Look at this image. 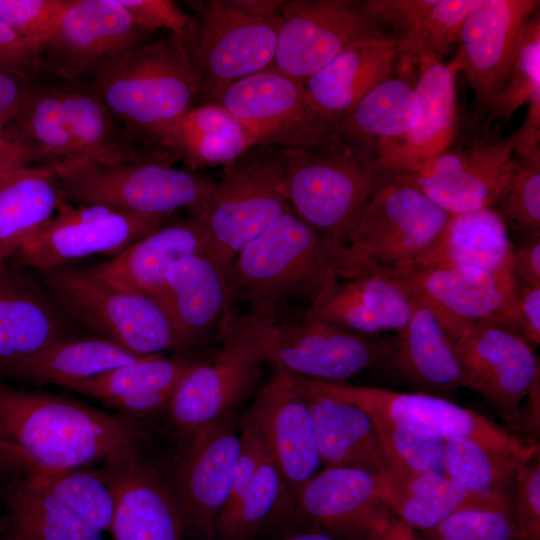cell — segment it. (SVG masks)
I'll return each mask as SVG.
<instances>
[{
    "label": "cell",
    "mask_w": 540,
    "mask_h": 540,
    "mask_svg": "<svg viewBox=\"0 0 540 540\" xmlns=\"http://www.w3.org/2000/svg\"><path fill=\"white\" fill-rule=\"evenodd\" d=\"M197 361L184 355L144 356L63 388L129 416H148L165 412L179 382Z\"/></svg>",
    "instance_id": "cell-32"
},
{
    "label": "cell",
    "mask_w": 540,
    "mask_h": 540,
    "mask_svg": "<svg viewBox=\"0 0 540 540\" xmlns=\"http://www.w3.org/2000/svg\"><path fill=\"white\" fill-rule=\"evenodd\" d=\"M412 295L409 321L397 331L387 361L423 393L448 399L464 387L455 340L435 312Z\"/></svg>",
    "instance_id": "cell-30"
},
{
    "label": "cell",
    "mask_w": 540,
    "mask_h": 540,
    "mask_svg": "<svg viewBox=\"0 0 540 540\" xmlns=\"http://www.w3.org/2000/svg\"><path fill=\"white\" fill-rule=\"evenodd\" d=\"M80 333L26 268L0 264V380L49 343Z\"/></svg>",
    "instance_id": "cell-27"
},
{
    "label": "cell",
    "mask_w": 540,
    "mask_h": 540,
    "mask_svg": "<svg viewBox=\"0 0 540 540\" xmlns=\"http://www.w3.org/2000/svg\"><path fill=\"white\" fill-rule=\"evenodd\" d=\"M73 0H0V18L42 48Z\"/></svg>",
    "instance_id": "cell-50"
},
{
    "label": "cell",
    "mask_w": 540,
    "mask_h": 540,
    "mask_svg": "<svg viewBox=\"0 0 540 540\" xmlns=\"http://www.w3.org/2000/svg\"><path fill=\"white\" fill-rule=\"evenodd\" d=\"M390 486L425 474L445 475V440L392 421L371 417Z\"/></svg>",
    "instance_id": "cell-46"
},
{
    "label": "cell",
    "mask_w": 540,
    "mask_h": 540,
    "mask_svg": "<svg viewBox=\"0 0 540 540\" xmlns=\"http://www.w3.org/2000/svg\"><path fill=\"white\" fill-rule=\"evenodd\" d=\"M337 251L291 209L229 265L225 277L230 304L243 303L247 312L268 317L285 316L292 304L308 309L341 279Z\"/></svg>",
    "instance_id": "cell-3"
},
{
    "label": "cell",
    "mask_w": 540,
    "mask_h": 540,
    "mask_svg": "<svg viewBox=\"0 0 540 540\" xmlns=\"http://www.w3.org/2000/svg\"><path fill=\"white\" fill-rule=\"evenodd\" d=\"M126 419L72 398L0 380V456L55 468L113 465L139 456Z\"/></svg>",
    "instance_id": "cell-1"
},
{
    "label": "cell",
    "mask_w": 540,
    "mask_h": 540,
    "mask_svg": "<svg viewBox=\"0 0 540 540\" xmlns=\"http://www.w3.org/2000/svg\"><path fill=\"white\" fill-rule=\"evenodd\" d=\"M38 78L1 131L32 149L40 166L121 160L169 164L166 152L130 143L87 84Z\"/></svg>",
    "instance_id": "cell-2"
},
{
    "label": "cell",
    "mask_w": 540,
    "mask_h": 540,
    "mask_svg": "<svg viewBox=\"0 0 540 540\" xmlns=\"http://www.w3.org/2000/svg\"><path fill=\"white\" fill-rule=\"evenodd\" d=\"M387 480L363 470L328 467L296 492L287 533L320 530L352 540L366 538L393 515L384 502Z\"/></svg>",
    "instance_id": "cell-20"
},
{
    "label": "cell",
    "mask_w": 540,
    "mask_h": 540,
    "mask_svg": "<svg viewBox=\"0 0 540 540\" xmlns=\"http://www.w3.org/2000/svg\"><path fill=\"white\" fill-rule=\"evenodd\" d=\"M281 18L270 67L303 82L350 46L383 32L363 1H286Z\"/></svg>",
    "instance_id": "cell-16"
},
{
    "label": "cell",
    "mask_w": 540,
    "mask_h": 540,
    "mask_svg": "<svg viewBox=\"0 0 540 540\" xmlns=\"http://www.w3.org/2000/svg\"><path fill=\"white\" fill-rule=\"evenodd\" d=\"M2 504L8 535L2 540H103L98 531L33 482L5 465Z\"/></svg>",
    "instance_id": "cell-37"
},
{
    "label": "cell",
    "mask_w": 540,
    "mask_h": 540,
    "mask_svg": "<svg viewBox=\"0 0 540 540\" xmlns=\"http://www.w3.org/2000/svg\"><path fill=\"white\" fill-rule=\"evenodd\" d=\"M101 469L114 495L113 540H185L169 486L139 456Z\"/></svg>",
    "instance_id": "cell-28"
},
{
    "label": "cell",
    "mask_w": 540,
    "mask_h": 540,
    "mask_svg": "<svg viewBox=\"0 0 540 540\" xmlns=\"http://www.w3.org/2000/svg\"><path fill=\"white\" fill-rule=\"evenodd\" d=\"M88 86L121 126L125 138L144 149H159L148 143L150 133L204 98L186 45L171 33L139 47L113 72Z\"/></svg>",
    "instance_id": "cell-8"
},
{
    "label": "cell",
    "mask_w": 540,
    "mask_h": 540,
    "mask_svg": "<svg viewBox=\"0 0 540 540\" xmlns=\"http://www.w3.org/2000/svg\"><path fill=\"white\" fill-rule=\"evenodd\" d=\"M17 171H18V170H17ZM15 172H16V171H15ZM13 173H14V172H13ZM11 174H12V173H11ZM11 174H10V175H11ZM10 175H7V176H0V180L4 179V178H6V177H8V176H10Z\"/></svg>",
    "instance_id": "cell-64"
},
{
    "label": "cell",
    "mask_w": 540,
    "mask_h": 540,
    "mask_svg": "<svg viewBox=\"0 0 540 540\" xmlns=\"http://www.w3.org/2000/svg\"><path fill=\"white\" fill-rule=\"evenodd\" d=\"M169 316L186 348L212 333L231 306L225 273L207 254L183 257L166 273Z\"/></svg>",
    "instance_id": "cell-35"
},
{
    "label": "cell",
    "mask_w": 540,
    "mask_h": 540,
    "mask_svg": "<svg viewBox=\"0 0 540 540\" xmlns=\"http://www.w3.org/2000/svg\"><path fill=\"white\" fill-rule=\"evenodd\" d=\"M64 201L151 215L186 209L198 217L216 181L196 171L150 162H89L55 168Z\"/></svg>",
    "instance_id": "cell-10"
},
{
    "label": "cell",
    "mask_w": 540,
    "mask_h": 540,
    "mask_svg": "<svg viewBox=\"0 0 540 540\" xmlns=\"http://www.w3.org/2000/svg\"><path fill=\"white\" fill-rule=\"evenodd\" d=\"M511 270L518 284L540 286V230L525 233L513 247Z\"/></svg>",
    "instance_id": "cell-54"
},
{
    "label": "cell",
    "mask_w": 540,
    "mask_h": 540,
    "mask_svg": "<svg viewBox=\"0 0 540 540\" xmlns=\"http://www.w3.org/2000/svg\"><path fill=\"white\" fill-rule=\"evenodd\" d=\"M526 398V405L520 408L514 425L521 426L524 432L535 436L539 433L540 377L533 382Z\"/></svg>",
    "instance_id": "cell-59"
},
{
    "label": "cell",
    "mask_w": 540,
    "mask_h": 540,
    "mask_svg": "<svg viewBox=\"0 0 540 540\" xmlns=\"http://www.w3.org/2000/svg\"><path fill=\"white\" fill-rule=\"evenodd\" d=\"M287 373L307 403L322 464L363 470L388 481L371 417L351 403L312 388L300 376Z\"/></svg>",
    "instance_id": "cell-31"
},
{
    "label": "cell",
    "mask_w": 540,
    "mask_h": 540,
    "mask_svg": "<svg viewBox=\"0 0 540 540\" xmlns=\"http://www.w3.org/2000/svg\"><path fill=\"white\" fill-rule=\"evenodd\" d=\"M3 480H4V469H3V464H2L1 457H0V503H2Z\"/></svg>",
    "instance_id": "cell-63"
},
{
    "label": "cell",
    "mask_w": 540,
    "mask_h": 540,
    "mask_svg": "<svg viewBox=\"0 0 540 540\" xmlns=\"http://www.w3.org/2000/svg\"><path fill=\"white\" fill-rule=\"evenodd\" d=\"M249 14L257 17H271L281 13L284 0H237Z\"/></svg>",
    "instance_id": "cell-61"
},
{
    "label": "cell",
    "mask_w": 540,
    "mask_h": 540,
    "mask_svg": "<svg viewBox=\"0 0 540 540\" xmlns=\"http://www.w3.org/2000/svg\"><path fill=\"white\" fill-rule=\"evenodd\" d=\"M142 357L102 337L77 333L49 343L20 362L4 382L64 387Z\"/></svg>",
    "instance_id": "cell-38"
},
{
    "label": "cell",
    "mask_w": 540,
    "mask_h": 540,
    "mask_svg": "<svg viewBox=\"0 0 540 540\" xmlns=\"http://www.w3.org/2000/svg\"><path fill=\"white\" fill-rule=\"evenodd\" d=\"M397 277L435 312L454 340L478 322L501 324L521 335L512 270L421 268Z\"/></svg>",
    "instance_id": "cell-18"
},
{
    "label": "cell",
    "mask_w": 540,
    "mask_h": 540,
    "mask_svg": "<svg viewBox=\"0 0 540 540\" xmlns=\"http://www.w3.org/2000/svg\"><path fill=\"white\" fill-rule=\"evenodd\" d=\"M30 166H40L34 151L0 130V176Z\"/></svg>",
    "instance_id": "cell-57"
},
{
    "label": "cell",
    "mask_w": 540,
    "mask_h": 540,
    "mask_svg": "<svg viewBox=\"0 0 540 540\" xmlns=\"http://www.w3.org/2000/svg\"><path fill=\"white\" fill-rule=\"evenodd\" d=\"M538 6L536 0H477L467 14L454 60L479 107L489 108L504 87Z\"/></svg>",
    "instance_id": "cell-22"
},
{
    "label": "cell",
    "mask_w": 540,
    "mask_h": 540,
    "mask_svg": "<svg viewBox=\"0 0 540 540\" xmlns=\"http://www.w3.org/2000/svg\"><path fill=\"white\" fill-rule=\"evenodd\" d=\"M148 143L172 153L192 171L223 167L258 145L241 122L209 102L156 127Z\"/></svg>",
    "instance_id": "cell-34"
},
{
    "label": "cell",
    "mask_w": 540,
    "mask_h": 540,
    "mask_svg": "<svg viewBox=\"0 0 540 540\" xmlns=\"http://www.w3.org/2000/svg\"><path fill=\"white\" fill-rule=\"evenodd\" d=\"M337 281L305 312L347 330L380 335L409 321L413 295L399 277L364 275Z\"/></svg>",
    "instance_id": "cell-29"
},
{
    "label": "cell",
    "mask_w": 540,
    "mask_h": 540,
    "mask_svg": "<svg viewBox=\"0 0 540 540\" xmlns=\"http://www.w3.org/2000/svg\"><path fill=\"white\" fill-rule=\"evenodd\" d=\"M511 513L520 540H540L539 457L518 469L511 494Z\"/></svg>",
    "instance_id": "cell-51"
},
{
    "label": "cell",
    "mask_w": 540,
    "mask_h": 540,
    "mask_svg": "<svg viewBox=\"0 0 540 540\" xmlns=\"http://www.w3.org/2000/svg\"><path fill=\"white\" fill-rule=\"evenodd\" d=\"M528 105L523 124L513 134L514 153L519 158L540 163V92L531 97Z\"/></svg>",
    "instance_id": "cell-55"
},
{
    "label": "cell",
    "mask_w": 540,
    "mask_h": 540,
    "mask_svg": "<svg viewBox=\"0 0 540 540\" xmlns=\"http://www.w3.org/2000/svg\"><path fill=\"white\" fill-rule=\"evenodd\" d=\"M204 102L225 109L258 145L286 148L326 137L313 120L304 82L272 67L212 89Z\"/></svg>",
    "instance_id": "cell-17"
},
{
    "label": "cell",
    "mask_w": 540,
    "mask_h": 540,
    "mask_svg": "<svg viewBox=\"0 0 540 540\" xmlns=\"http://www.w3.org/2000/svg\"><path fill=\"white\" fill-rule=\"evenodd\" d=\"M239 449L240 433L231 417L187 439L168 485L186 535L214 540L216 523L229 497Z\"/></svg>",
    "instance_id": "cell-21"
},
{
    "label": "cell",
    "mask_w": 540,
    "mask_h": 540,
    "mask_svg": "<svg viewBox=\"0 0 540 540\" xmlns=\"http://www.w3.org/2000/svg\"><path fill=\"white\" fill-rule=\"evenodd\" d=\"M521 335L531 344L540 343V286L517 283Z\"/></svg>",
    "instance_id": "cell-56"
},
{
    "label": "cell",
    "mask_w": 540,
    "mask_h": 540,
    "mask_svg": "<svg viewBox=\"0 0 540 540\" xmlns=\"http://www.w3.org/2000/svg\"><path fill=\"white\" fill-rule=\"evenodd\" d=\"M283 148L255 145L222 167L212 196L196 217L208 236V256L226 273L236 255L291 210Z\"/></svg>",
    "instance_id": "cell-9"
},
{
    "label": "cell",
    "mask_w": 540,
    "mask_h": 540,
    "mask_svg": "<svg viewBox=\"0 0 540 540\" xmlns=\"http://www.w3.org/2000/svg\"><path fill=\"white\" fill-rule=\"evenodd\" d=\"M418 535L421 540H520L512 514L490 509L456 512Z\"/></svg>",
    "instance_id": "cell-49"
},
{
    "label": "cell",
    "mask_w": 540,
    "mask_h": 540,
    "mask_svg": "<svg viewBox=\"0 0 540 540\" xmlns=\"http://www.w3.org/2000/svg\"><path fill=\"white\" fill-rule=\"evenodd\" d=\"M171 217L64 202L13 256L14 264L42 271L93 255L114 257Z\"/></svg>",
    "instance_id": "cell-13"
},
{
    "label": "cell",
    "mask_w": 540,
    "mask_h": 540,
    "mask_svg": "<svg viewBox=\"0 0 540 540\" xmlns=\"http://www.w3.org/2000/svg\"><path fill=\"white\" fill-rule=\"evenodd\" d=\"M300 377L312 388L337 400L351 403L370 417L392 421L444 440L468 438L489 446L515 451L539 448L535 441L511 434L478 412L459 406L446 398L423 392L403 393Z\"/></svg>",
    "instance_id": "cell-15"
},
{
    "label": "cell",
    "mask_w": 540,
    "mask_h": 540,
    "mask_svg": "<svg viewBox=\"0 0 540 540\" xmlns=\"http://www.w3.org/2000/svg\"><path fill=\"white\" fill-rule=\"evenodd\" d=\"M410 68L405 66V74L393 73L370 90L328 134L373 156L380 142L413 130L421 119V102L414 88L415 80L408 77Z\"/></svg>",
    "instance_id": "cell-40"
},
{
    "label": "cell",
    "mask_w": 540,
    "mask_h": 540,
    "mask_svg": "<svg viewBox=\"0 0 540 540\" xmlns=\"http://www.w3.org/2000/svg\"><path fill=\"white\" fill-rule=\"evenodd\" d=\"M491 208L507 229L524 234L540 230V163L517 159L507 188Z\"/></svg>",
    "instance_id": "cell-48"
},
{
    "label": "cell",
    "mask_w": 540,
    "mask_h": 540,
    "mask_svg": "<svg viewBox=\"0 0 540 540\" xmlns=\"http://www.w3.org/2000/svg\"><path fill=\"white\" fill-rule=\"evenodd\" d=\"M294 498L322 464L307 403L288 373L273 368L270 381L255 395L246 415Z\"/></svg>",
    "instance_id": "cell-25"
},
{
    "label": "cell",
    "mask_w": 540,
    "mask_h": 540,
    "mask_svg": "<svg viewBox=\"0 0 540 540\" xmlns=\"http://www.w3.org/2000/svg\"><path fill=\"white\" fill-rule=\"evenodd\" d=\"M539 457V448L515 451L468 438L445 440V475L475 491L511 495L518 469Z\"/></svg>",
    "instance_id": "cell-45"
},
{
    "label": "cell",
    "mask_w": 540,
    "mask_h": 540,
    "mask_svg": "<svg viewBox=\"0 0 540 540\" xmlns=\"http://www.w3.org/2000/svg\"><path fill=\"white\" fill-rule=\"evenodd\" d=\"M39 274L52 301L78 330L138 356L187 349L156 300L113 277L100 264L70 263Z\"/></svg>",
    "instance_id": "cell-6"
},
{
    "label": "cell",
    "mask_w": 540,
    "mask_h": 540,
    "mask_svg": "<svg viewBox=\"0 0 540 540\" xmlns=\"http://www.w3.org/2000/svg\"><path fill=\"white\" fill-rule=\"evenodd\" d=\"M540 92V18L535 13L528 21L507 81L490 104L487 124L507 122L531 97Z\"/></svg>",
    "instance_id": "cell-47"
},
{
    "label": "cell",
    "mask_w": 540,
    "mask_h": 540,
    "mask_svg": "<svg viewBox=\"0 0 540 540\" xmlns=\"http://www.w3.org/2000/svg\"><path fill=\"white\" fill-rule=\"evenodd\" d=\"M477 0H366V9L397 32L398 58L416 64L418 56L441 59L458 44L462 24Z\"/></svg>",
    "instance_id": "cell-36"
},
{
    "label": "cell",
    "mask_w": 540,
    "mask_h": 540,
    "mask_svg": "<svg viewBox=\"0 0 540 540\" xmlns=\"http://www.w3.org/2000/svg\"><path fill=\"white\" fill-rule=\"evenodd\" d=\"M132 20L149 33L165 28L188 47L197 22L170 0H117Z\"/></svg>",
    "instance_id": "cell-52"
},
{
    "label": "cell",
    "mask_w": 540,
    "mask_h": 540,
    "mask_svg": "<svg viewBox=\"0 0 540 540\" xmlns=\"http://www.w3.org/2000/svg\"><path fill=\"white\" fill-rule=\"evenodd\" d=\"M3 463L52 494L86 523L100 532L109 531L114 495L102 469L55 468L1 457Z\"/></svg>",
    "instance_id": "cell-44"
},
{
    "label": "cell",
    "mask_w": 540,
    "mask_h": 540,
    "mask_svg": "<svg viewBox=\"0 0 540 540\" xmlns=\"http://www.w3.org/2000/svg\"><path fill=\"white\" fill-rule=\"evenodd\" d=\"M35 79L0 73V130L17 111Z\"/></svg>",
    "instance_id": "cell-58"
},
{
    "label": "cell",
    "mask_w": 540,
    "mask_h": 540,
    "mask_svg": "<svg viewBox=\"0 0 540 540\" xmlns=\"http://www.w3.org/2000/svg\"><path fill=\"white\" fill-rule=\"evenodd\" d=\"M513 247L508 229L493 208L451 214L441 238L418 269L511 270Z\"/></svg>",
    "instance_id": "cell-41"
},
{
    "label": "cell",
    "mask_w": 540,
    "mask_h": 540,
    "mask_svg": "<svg viewBox=\"0 0 540 540\" xmlns=\"http://www.w3.org/2000/svg\"><path fill=\"white\" fill-rule=\"evenodd\" d=\"M42 50L0 18V73L25 78L43 75Z\"/></svg>",
    "instance_id": "cell-53"
},
{
    "label": "cell",
    "mask_w": 540,
    "mask_h": 540,
    "mask_svg": "<svg viewBox=\"0 0 540 540\" xmlns=\"http://www.w3.org/2000/svg\"><path fill=\"white\" fill-rule=\"evenodd\" d=\"M269 540H347L320 530H299Z\"/></svg>",
    "instance_id": "cell-62"
},
{
    "label": "cell",
    "mask_w": 540,
    "mask_h": 540,
    "mask_svg": "<svg viewBox=\"0 0 540 540\" xmlns=\"http://www.w3.org/2000/svg\"><path fill=\"white\" fill-rule=\"evenodd\" d=\"M294 503L293 494L267 451L246 492L220 515L214 540H260L262 533L278 521L286 526V533Z\"/></svg>",
    "instance_id": "cell-43"
},
{
    "label": "cell",
    "mask_w": 540,
    "mask_h": 540,
    "mask_svg": "<svg viewBox=\"0 0 540 540\" xmlns=\"http://www.w3.org/2000/svg\"><path fill=\"white\" fill-rule=\"evenodd\" d=\"M263 365L249 352L222 344L211 358L197 361L179 382L165 410L171 425L188 439L231 417L255 392Z\"/></svg>",
    "instance_id": "cell-23"
},
{
    "label": "cell",
    "mask_w": 540,
    "mask_h": 540,
    "mask_svg": "<svg viewBox=\"0 0 540 540\" xmlns=\"http://www.w3.org/2000/svg\"><path fill=\"white\" fill-rule=\"evenodd\" d=\"M366 540H421L416 530L392 516L385 524L373 531Z\"/></svg>",
    "instance_id": "cell-60"
},
{
    "label": "cell",
    "mask_w": 540,
    "mask_h": 540,
    "mask_svg": "<svg viewBox=\"0 0 540 540\" xmlns=\"http://www.w3.org/2000/svg\"><path fill=\"white\" fill-rule=\"evenodd\" d=\"M196 254L208 255V236L203 224L191 215L171 217L100 265L113 277L156 300L169 315L166 273L177 260Z\"/></svg>",
    "instance_id": "cell-33"
},
{
    "label": "cell",
    "mask_w": 540,
    "mask_h": 540,
    "mask_svg": "<svg viewBox=\"0 0 540 540\" xmlns=\"http://www.w3.org/2000/svg\"><path fill=\"white\" fill-rule=\"evenodd\" d=\"M397 40L384 32L350 46L304 81L311 114L327 136L397 65Z\"/></svg>",
    "instance_id": "cell-26"
},
{
    "label": "cell",
    "mask_w": 540,
    "mask_h": 540,
    "mask_svg": "<svg viewBox=\"0 0 540 540\" xmlns=\"http://www.w3.org/2000/svg\"><path fill=\"white\" fill-rule=\"evenodd\" d=\"M149 34L117 0H73L43 46V75L89 85L146 44Z\"/></svg>",
    "instance_id": "cell-11"
},
{
    "label": "cell",
    "mask_w": 540,
    "mask_h": 540,
    "mask_svg": "<svg viewBox=\"0 0 540 540\" xmlns=\"http://www.w3.org/2000/svg\"><path fill=\"white\" fill-rule=\"evenodd\" d=\"M64 202L54 167L30 166L0 180V264L13 257Z\"/></svg>",
    "instance_id": "cell-39"
},
{
    "label": "cell",
    "mask_w": 540,
    "mask_h": 540,
    "mask_svg": "<svg viewBox=\"0 0 540 540\" xmlns=\"http://www.w3.org/2000/svg\"><path fill=\"white\" fill-rule=\"evenodd\" d=\"M384 502L394 517L416 531L430 529L450 515L467 509L511 513V495L470 490L438 474H425L396 486L389 485Z\"/></svg>",
    "instance_id": "cell-42"
},
{
    "label": "cell",
    "mask_w": 540,
    "mask_h": 540,
    "mask_svg": "<svg viewBox=\"0 0 540 540\" xmlns=\"http://www.w3.org/2000/svg\"><path fill=\"white\" fill-rule=\"evenodd\" d=\"M415 91L421 102V119L410 132L377 144L373 157L390 174H414L423 169L453 141L458 130L456 76L453 59L443 63L433 54L416 59Z\"/></svg>",
    "instance_id": "cell-24"
},
{
    "label": "cell",
    "mask_w": 540,
    "mask_h": 540,
    "mask_svg": "<svg viewBox=\"0 0 540 540\" xmlns=\"http://www.w3.org/2000/svg\"><path fill=\"white\" fill-rule=\"evenodd\" d=\"M458 131V130H457ZM407 177L450 214L492 207L503 195L517 165L514 136L496 138L471 131Z\"/></svg>",
    "instance_id": "cell-14"
},
{
    "label": "cell",
    "mask_w": 540,
    "mask_h": 540,
    "mask_svg": "<svg viewBox=\"0 0 540 540\" xmlns=\"http://www.w3.org/2000/svg\"><path fill=\"white\" fill-rule=\"evenodd\" d=\"M464 387L481 395L502 420L515 424L523 400L540 377L532 345L519 333L493 322H478L455 339Z\"/></svg>",
    "instance_id": "cell-19"
},
{
    "label": "cell",
    "mask_w": 540,
    "mask_h": 540,
    "mask_svg": "<svg viewBox=\"0 0 540 540\" xmlns=\"http://www.w3.org/2000/svg\"><path fill=\"white\" fill-rule=\"evenodd\" d=\"M289 204L336 247H346L390 173L366 150L326 137L283 148Z\"/></svg>",
    "instance_id": "cell-5"
},
{
    "label": "cell",
    "mask_w": 540,
    "mask_h": 540,
    "mask_svg": "<svg viewBox=\"0 0 540 540\" xmlns=\"http://www.w3.org/2000/svg\"><path fill=\"white\" fill-rule=\"evenodd\" d=\"M190 5L199 18L187 49L203 84L204 100L212 89L272 65L281 13L253 16L237 0L192 1Z\"/></svg>",
    "instance_id": "cell-12"
},
{
    "label": "cell",
    "mask_w": 540,
    "mask_h": 540,
    "mask_svg": "<svg viewBox=\"0 0 540 540\" xmlns=\"http://www.w3.org/2000/svg\"><path fill=\"white\" fill-rule=\"evenodd\" d=\"M222 344L305 378L341 383L387 361L394 337L366 335L317 318L237 313L230 306L216 330Z\"/></svg>",
    "instance_id": "cell-4"
},
{
    "label": "cell",
    "mask_w": 540,
    "mask_h": 540,
    "mask_svg": "<svg viewBox=\"0 0 540 540\" xmlns=\"http://www.w3.org/2000/svg\"><path fill=\"white\" fill-rule=\"evenodd\" d=\"M450 217L407 177L390 174L367 206L350 243L338 247L340 278L397 277L418 269Z\"/></svg>",
    "instance_id": "cell-7"
}]
</instances>
